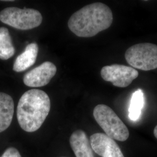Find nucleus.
I'll return each instance as SVG.
<instances>
[{"instance_id":"4468645a","label":"nucleus","mask_w":157,"mask_h":157,"mask_svg":"<svg viewBox=\"0 0 157 157\" xmlns=\"http://www.w3.org/2000/svg\"><path fill=\"white\" fill-rule=\"evenodd\" d=\"M0 157H22L20 152L14 147L7 148Z\"/></svg>"},{"instance_id":"20e7f679","label":"nucleus","mask_w":157,"mask_h":157,"mask_svg":"<svg viewBox=\"0 0 157 157\" xmlns=\"http://www.w3.org/2000/svg\"><path fill=\"white\" fill-rule=\"evenodd\" d=\"M0 21L12 28L26 30L39 26L43 17L39 11L17 7H8L0 12Z\"/></svg>"},{"instance_id":"9d476101","label":"nucleus","mask_w":157,"mask_h":157,"mask_svg":"<svg viewBox=\"0 0 157 157\" xmlns=\"http://www.w3.org/2000/svg\"><path fill=\"white\" fill-rule=\"evenodd\" d=\"M38 52L39 46L36 43L28 44L25 51L15 59L13 70L17 72H21L32 67L36 62Z\"/></svg>"},{"instance_id":"1a4fd4ad","label":"nucleus","mask_w":157,"mask_h":157,"mask_svg":"<svg viewBox=\"0 0 157 157\" xmlns=\"http://www.w3.org/2000/svg\"><path fill=\"white\" fill-rule=\"evenodd\" d=\"M71 147L76 157H94L90 140L82 130L75 131L70 137Z\"/></svg>"},{"instance_id":"423d86ee","label":"nucleus","mask_w":157,"mask_h":157,"mask_svg":"<svg viewBox=\"0 0 157 157\" xmlns=\"http://www.w3.org/2000/svg\"><path fill=\"white\" fill-rule=\"evenodd\" d=\"M101 76L105 81L112 83L114 86L124 88L139 76V72L130 67L113 64L102 67Z\"/></svg>"},{"instance_id":"7ed1b4c3","label":"nucleus","mask_w":157,"mask_h":157,"mask_svg":"<svg viewBox=\"0 0 157 157\" xmlns=\"http://www.w3.org/2000/svg\"><path fill=\"white\" fill-rule=\"evenodd\" d=\"M93 116L108 137L119 141L127 140L129 130L113 110L107 105L99 104L94 108Z\"/></svg>"},{"instance_id":"f03ea898","label":"nucleus","mask_w":157,"mask_h":157,"mask_svg":"<svg viewBox=\"0 0 157 157\" xmlns=\"http://www.w3.org/2000/svg\"><path fill=\"white\" fill-rule=\"evenodd\" d=\"M49 96L44 91L32 89L21 97L17 107V118L21 128L27 132L40 129L50 111Z\"/></svg>"},{"instance_id":"9b49d317","label":"nucleus","mask_w":157,"mask_h":157,"mask_svg":"<svg viewBox=\"0 0 157 157\" xmlns=\"http://www.w3.org/2000/svg\"><path fill=\"white\" fill-rule=\"evenodd\" d=\"M14 113V102L11 97L0 92V133L11 125Z\"/></svg>"},{"instance_id":"0eeeda50","label":"nucleus","mask_w":157,"mask_h":157,"mask_svg":"<svg viewBox=\"0 0 157 157\" xmlns=\"http://www.w3.org/2000/svg\"><path fill=\"white\" fill-rule=\"evenodd\" d=\"M56 66L52 62L46 61L26 73L24 84L29 87H39L48 84L56 72Z\"/></svg>"},{"instance_id":"ddd939ff","label":"nucleus","mask_w":157,"mask_h":157,"mask_svg":"<svg viewBox=\"0 0 157 157\" xmlns=\"http://www.w3.org/2000/svg\"><path fill=\"white\" fill-rule=\"evenodd\" d=\"M144 105V98L142 90H136L132 97L129 108V117L132 121H136L139 119Z\"/></svg>"},{"instance_id":"f8f14e48","label":"nucleus","mask_w":157,"mask_h":157,"mask_svg":"<svg viewBox=\"0 0 157 157\" xmlns=\"http://www.w3.org/2000/svg\"><path fill=\"white\" fill-rule=\"evenodd\" d=\"M15 52L8 29L5 27L0 28V59L7 60L13 56Z\"/></svg>"},{"instance_id":"6e6552de","label":"nucleus","mask_w":157,"mask_h":157,"mask_svg":"<svg viewBox=\"0 0 157 157\" xmlns=\"http://www.w3.org/2000/svg\"><path fill=\"white\" fill-rule=\"evenodd\" d=\"M90 144L93 151L102 157H124L119 146L112 138L101 133L91 136Z\"/></svg>"},{"instance_id":"39448f33","label":"nucleus","mask_w":157,"mask_h":157,"mask_svg":"<svg viewBox=\"0 0 157 157\" xmlns=\"http://www.w3.org/2000/svg\"><path fill=\"white\" fill-rule=\"evenodd\" d=\"M126 62L132 67L144 71L157 68V45L144 43L131 46L126 51Z\"/></svg>"},{"instance_id":"f257e3e1","label":"nucleus","mask_w":157,"mask_h":157,"mask_svg":"<svg viewBox=\"0 0 157 157\" xmlns=\"http://www.w3.org/2000/svg\"><path fill=\"white\" fill-rule=\"evenodd\" d=\"M113 22L110 8L104 3L94 2L75 12L67 23L72 32L80 37H91L109 28Z\"/></svg>"},{"instance_id":"dca6fc26","label":"nucleus","mask_w":157,"mask_h":157,"mask_svg":"<svg viewBox=\"0 0 157 157\" xmlns=\"http://www.w3.org/2000/svg\"></svg>"},{"instance_id":"2eb2a0df","label":"nucleus","mask_w":157,"mask_h":157,"mask_svg":"<svg viewBox=\"0 0 157 157\" xmlns=\"http://www.w3.org/2000/svg\"><path fill=\"white\" fill-rule=\"evenodd\" d=\"M154 136L155 137V138L157 139V125L154 129Z\"/></svg>"}]
</instances>
